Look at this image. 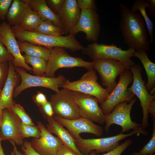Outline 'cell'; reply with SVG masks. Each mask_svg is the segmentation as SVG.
<instances>
[{
	"label": "cell",
	"mask_w": 155,
	"mask_h": 155,
	"mask_svg": "<svg viewBox=\"0 0 155 155\" xmlns=\"http://www.w3.org/2000/svg\"><path fill=\"white\" fill-rule=\"evenodd\" d=\"M155 87L153 88L150 91V93H149L150 95L155 96Z\"/></svg>",
	"instance_id": "47"
},
{
	"label": "cell",
	"mask_w": 155,
	"mask_h": 155,
	"mask_svg": "<svg viewBox=\"0 0 155 155\" xmlns=\"http://www.w3.org/2000/svg\"><path fill=\"white\" fill-rule=\"evenodd\" d=\"M81 10L76 0H65L57 15L65 31V34L70 33L78 23Z\"/></svg>",
	"instance_id": "19"
},
{
	"label": "cell",
	"mask_w": 155,
	"mask_h": 155,
	"mask_svg": "<svg viewBox=\"0 0 155 155\" xmlns=\"http://www.w3.org/2000/svg\"><path fill=\"white\" fill-rule=\"evenodd\" d=\"M82 53L94 59H111L118 61L123 64L126 69L135 64L131 58L134 57L136 52L133 49L129 48L123 50L113 44L110 45L92 43L83 47Z\"/></svg>",
	"instance_id": "3"
},
{
	"label": "cell",
	"mask_w": 155,
	"mask_h": 155,
	"mask_svg": "<svg viewBox=\"0 0 155 155\" xmlns=\"http://www.w3.org/2000/svg\"><path fill=\"white\" fill-rule=\"evenodd\" d=\"M77 3L80 9H92L97 11L96 1L94 0H78Z\"/></svg>",
	"instance_id": "37"
},
{
	"label": "cell",
	"mask_w": 155,
	"mask_h": 155,
	"mask_svg": "<svg viewBox=\"0 0 155 155\" xmlns=\"http://www.w3.org/2000/svg\"><path fill=\"white\" fill-rule=\"evenodd\" d=\"M21 121L13 110L7 108L3 110L0 127L2 140H12L18 145H22L24 139L21 135L19 129V125Z\"/></svg>",
	"instance_id": "17"
},
{
	"label": "cell",
	"mask_w": 155,
	"mask_h": 155,
	"mask_svg": "<svg viewBox=\"0 0 155 155\" xmlns=\"http://www.w3.org/2000/svg\"><path fill=\"white\" fill-rule=\"evenodd\" d=\"M149 5L148 0H135L130 9L133 12L139 11L141 13L146 23L150 37V43L151 44L154 42L155 36L154 23L148 16L146 10Z\"/></svg>",
	"instance_id": "26"
},
{
	"label": "cell",
	"mask_w": 155,
	"mask_h": 155,
	"mask_svg": "<svg viewBox=\"0 0 155 155\" xmlns=\"http://www.w3.org/2000/svg\"><path fill=\"white\" fill-rule=\"evenodd\" d=\"M43 21L38 14L30 8L19 26L26 30L35 32Z\"/></svg>",
	"instance_id": "27"
},
{
	"label": "cell",
	"mask_w": 155,
	"mask_h": 155,
	"mask_svg": "<svg viewBox=\"0 0 155 155\" xmlns=\"http://www.w3.org/2000/svg\"><path fill=\"white\" fill-rule=\"evenodd\" d=\"M149 5L148 8L150 14L155 17V0H148Z\"/></svg>",
	"instance_id": "43"
},
{
	"label": "cell",
	"mask_w": 155,
	"mask_h": 155,
	"mask_svg": "<svg viewBox=\"0 0 155 155\" xmlns=\"http://www.w3.org/2000/svg\"><path fill=\"white\" fill-rule=\"evenodd\" d=\"M45 0L49 7L55 14L57 15L65 0Z\"/></svg>",
	"instance_id": "38"
},
{
	"label": "cell",
	"mask_w": 155,
	"mask_h": 155,
	"mask_svg": "<svg viewBox=\"0 0 155 155\" xmlns=\"http://www.w3.org/2000/svg\"><path fill=\"white\" fill-rule=\"evenodd\" d=\"M9 62H0V88L3 86L9 71Z\"/></svg>",
	"instance_id": "35"
},
{
	"label": "cell",
	"mask_w": 155,
	"mask_h": 155,
	"mask_svg": "<svg viewBox=\"0 0 155 155\" xmlns=\"http://www.w3.org/2000/svg\"><path fill=\"white\" fill-rule=\"evenodd\" d=\"M119 28L124 41L129 48L135 50L150 49V37L145 22L139 11L133 12L123 3L119 4Z\"/></svg>",
	"instance_id": "1"
},
{
	"label": "cell",
	"mask_w": 155,
	"mask_h": 155,
	"mask_svg": "<svg viewBox=\"0 0 155 155\" xmlns=\"http://www.w3.org/2000/svg\"><path fill=\"white\" fill-rule=\"evenodd\" d=\"M11 29L15 36L20 41H27L50 50L54 47H61L76 52L81 50L84 47L75 35L71 33L66 36H52L26 30L19 26H12Z\"/></svg>",
	"instance_id": "2"
},
{
	"label": "cell",
	"mask_w": 155,
	"mask_h": 155,
	"mask_svg": "<svg viewBox=\"0 0 155 155\" xmlns=\"http://www.w3.org/2000/svg\"><path fill=\"white\" fill-rule=\"evenodd\" d=\"M133 80L132 74L129 70H125L120 75L119 81L116 86L101 104L100 108L104 115L109 114L119 103L124 101L129 102L133 98L134 94L127 90Z\"/></svg>",
	"instance_id": "8"
},
{
	"label": "cell",
	"mask_w": 155,
	"mask_h": 155,
	"mask_svg": "<svg viewBox=\"0 0 155 155\" xmlns=\"http://www.w3.org/2000/svg\"><path fill=\"white\" fill-rule=\"evenodd\" d=\"M21 146L22 150L26 155H41L33 148L30 142L25 140Z\"/></svg>",
	"instance_id": "40"
},
{
	"label": "cell",
	"mask_w": 155,
	"mask_h": 155,
	"mask_svg": "<svg viewBox=\"0 0 155 155\" xmlns=\"http://www.w3.org/2000/svg\"><path fill=\"white\" fill-rule=\"evenodd\" d=\"M33 101L39 106L46 103L48 100L46 95L42 92L38 91L32 97Z\"/></svg>",
	"instance_id": "41"
},
{
	"label": "cell",
	"mask_w": 155,
	"mask_h": 155,
	"mask_svg": "<svg viewBox=\"0 0 155 155\" xmlns=\"http://www.w3.org/2000/svg\"><path fill=\"white\" fill-rule=\"evenodd\" d=\"M148 113H150L152 117L155 118V99L152 100L149 106Z\"/></svg>",
	"instance_id": "44"
},
{
	"label": "cell",
	"mask_w": 155,
	"mask_h": 155,
	"mask_svg": "<svg viewBox=\"0 0 155 155\" xmlns=\"http://www.w3.org/2000/svg\"><path fill=\"white\" fill-rule=\"evenodd\" d=\"M72 93L79 108L80 117L100 124L104 123L105 115L99 107L96 98L77 91H72Z\"/></svg>",
	"instance_id": "14"
},
{
	"label": "cell",
	"mask_w": 155,
	"mask_h": 155,
	"mask_svg": "<svg viewBox=\"0 0 155 155\" xmlns=\"http://www.w3.org/2000/svg\"><path fill=\"white\" fill-rule=\"evenodd\" d=\"M9 65L8 75L0 96V109L2 110L7 108L12 110L14 102L13 100V92L20 77L16 70L12 59L9 61Z\"/></svg>",
	"instance_id": "20"
},
{
	"label": "cell",
	"mask_w": 155,
	"mask_h": 155,
	"mask_svg": "<svg viewBox=\"0 0 155 155\" xmlns=\"http://www.w3.org/2000/svg\"><path fill=\"white\" fill-rule=\"evenodd\" d=\"M26 63L32 67L33 73L35 75L44 76L46 64V61L42 58L23 55Z\"/></svg>",
	"instance_id": "29"
},
{
	"label": "cell",
	"mask_w": 155,
	"mask_h": 155,
	"mask_svg": "<svg viewBox=\"0 0 155 155\" xmlns=\"http://www.w3.org/2000/svg\"><path fill=\"white\" fill-rule=\"evenodd\" d=\"M35 32L48 36H61L65 34L64 29L58 27L49 20L43 21Z\"/></svg>",
	"instance_id": "28"
},
{
	"label": "cell",
	"mask_w": 155,
	"mask_h": 155,
	"mask_svg": "<svg viewBox=\"0 0 155 155\" xmlns=\"http://www.w3.org/2000/svg\"><path fill=\"white\" fill-rule=\"evenodd\" d=\"M13 58L0 40V62H9Z\"/></svg>",
	"instance_id": "39"
},
{
	"label": "cell",
	"mask_w": 155,
	"mask_h": 155,
	"mask_svg": "<svg viewBox=\"0 0 155 155\" xmlns=\"http://www.w3.org/2000/svg\"><path fill=\"white\" fill-rule=\"evenodd\" d=\"M38 107L40 112L46 119L54 118L55 114L50 101L48 100L46 103Z\"/></svg>",
	"instance_id": "34"
},
{
	"label": "cell",
	"mask_w": 155,
	"mask_h": 155,
	"mask_svg": "<svg viewBox=\"0 0 155 155\" xmlns=\"http://www.w3.org/2000/svg\"><path fill=\"white\" fill-rule=\"evenodd\" d=\"M12 0H0V19L4 20L12 3Z\"/></svg>",
	"instance_id": "36"
},
{
	"label": "cell",
	"mask_w": 155,
	"mask_h": 155,
	"mask_svg": "<svg viewBox=\"0 0 155 155\" xmlns=\"http://www.w3.org/2000/svg\"><path fill=\"white\" fill-rule=\"evenodd\" d=\"M137 100V98L135 97L128 104L127 101L120 102L114 107L109 114L104 115L105 129L107 133L111 125L114 124L121 127L122 133L130 129H136L141 126V124L133 121L131 117V108Z\"/></svg>",
	"instance_id": "9"
},
{
	"label": "cell",
	"mask_w": 155,
	"mask_h": 155,
	"mask_svg": "<svg viewBox=\"0 0 155 155\" xmlns=\"http://www.w3.org/2000/svg\"><path fill=\"white\" fill-rule=\"evenodd\" d=\"M152 118L153 121L152 137L149 142L138 152L140 155H148L155 152V118Z\"/></svg>",
	"instance_id": "31"
},
{
	"label": "cell",
	"mask_w": 155,
	"mask_h": 155,
	"mask_svg": "<svg viewBox=\"0 0 155 155\" xmlns=\"http://www.w3.org/2000/svg\"><path fill=\"white\" fill-rule=\"evenodd\" d=\"M19 129L21 135L24 139L30 137L39 138L40 136V131L38 126L28 125L21 121L19 125Z\"/></svg>",
	"instance_id": "30"
},
{
	"label": "cell",
	"mask_w": 155,
	"mask_h": 155,
	"mask_svg": "<svg viewBox=\"0 0 155 155\" xmlns=\"http://www.w3.org/2000/svg\"><path fill=\"white\" fill-rule=\"evenodd\" d=\"M140 134L147 135L148 133L141 126L129 133L124 134L121 132L113 136L98 138L84 139L81 137L75 140V143L78 150L84 155H87L93 151L96 154L107 152L119 146V142L122 140L134 135Z\"/></svg>",
	"instance_id": "4"
},
{
	"label": "cell",
	"mask_w": 155,
	"mask_h": 155,
	"mask_svg": "<svg viewBox=\"0 0 155 155\" xmlns=\"http://www.w3.org/2000/svg\"><path fill=\"white\" fill-rule=\"evenodd\" d=\"M94 69L99 74L102 85L106 87L110 93L116 86L115 80L127 69L125 66L121 62L111 59L93 60Z\"/></svg>",
	"instance_id": "11"
},
{
	"label": "cell",
	"mask_w": 155,
	"mask_h": 155,
	"mask_svg": "<svg viewBox=\"0 0 155 155\" xmlns=\"http://www.w3.org/2000/svg\"><path fill=\"white\" fill-rule=\"evenodd\" d=\"M37 125L40 131V136L32 139V146L41 155H56L58 148L63 143L57 137L50 133L41 122L38 121Z\"/></svg>",
	"instance_id": "18"
},
{
	"label": "cell",
	"mask_w": 155,
	"mask_h": 155,
	"mask_svg": "<svg viewBox=\"0 0 155 155\" xmlns=\"http://www.w3.org/2000/svg\"><path fill=\"white\" fill-rule=\"evenodd\" d=\"M54 118L67 129L73 137L77 140L81 137L80 134L88 133L99 137L103 133V128L91 120L80 117L73 119H67L55 115Z\"/></svg>",
	"instance_id": "16"
},
{
	"label": "cell",
	"mask_w": 155,
	"mask_h": 155,
	"mask_svg": "<svg viewBox=\"0 0 155 155\" xmlns=\"http://www.w3.org/2000/svg\"><path fill=\"white\" fill-rule=\"evenodd\" d=\"M132 142V141L131 139H127L113 150L102 155H121ZM96 152L93 151L90 152L87 155H96Z\"/></svg>",
	"instance_id": "33"
},
{
	"label": "cell",
	"mask_w": 155,
	"mask_h": 155,
	"mask_svg": "<svg viewBox=\"0 0 155 155\" xmlns=\"http://www.w3.org/2000/svg\"><path fill=\"white\" fill-rule=\"evenodd\" d=\"M16 71L21 78V82L14 89L13 97H17L24 90L32 87H40L50 89L56 93L60 90L59 88L63 84L66 80L62 75L57 77L49 78L32 75L27 73L23 69L15 67Z\"/></svg>",
	"instance_id": "7"
},
{
	"label": "cell",
	"mask_w": 155,
	"mask_h": 155,
	"mask_svg": "<svg viewBox=\"0 0 155 155\" xmlns=\"http://www.w3.org/2000/svg\"><path fill=\"white\" fill-rule=\"evenodd\" d=\"M12 110L23 123L30 125H35L29 115L19 104L14 103Z\"/></svg>",
	"instance_id": "32"
},
{
	"label": "cell",
	"mask_w": 155,
	"mask_h": 155,
	"mask_svg": "<svg viewBox=\"0 0 155 155\" xmlns=\"http://www.w3.org/2000/svg\"><path fill=\"white\" fill-rule=\"evenodd\" d=\"M11 25L3 21L0 24V40L12 55L13 64L15 67H23L30 72L32 69L25 62Z\"/></svg>",
	"instance_id": "15"
},
{
	"label": "cell",
	"mask_w": 155,
	"mask_h": 155,
	"mask_svg": "<svg viewBox=\"0 0 155 155\" xmlns=\"http://www.w3.org/2000/svg\"><path fill=\"white\" fill-rule=\"evenodd\" d=\"M79 21L70 33L75 35L82 32L86 34L85 38L89 42L97 43L101 26L99 15L94 9L81 10Z\"/></svg>",
	"instance_id": "13"
},
{
	"label": "cell",
	"mask_w": 155,
	"mask_h": 155,
	"mask_svg": "<svg viewBox=\"0 0 155 155\" xmlns=\"http://www.w3.org/2000/svg\"><path fill=\"white\" fill-rule=\"evenodd\" d=\"M134 57L140 60L145 69L148 78L145 86L149 91L155 87V64L150 60L146 52L144 50L136 51Z\"/></svg>",
	"instance_id": "24"
},
{
	"label": "cell",
	"mask_w": 155,
	"mask_h": 155,
	"mask_svg": "<svg viewBox=\"0 0 155 155\" xmlns=\"http://www.w3.org/2000/svg\"><path fill=\"white\" fill-rule=\"evenodd\" d=\"M9 141L13 146V151L11 152L10 155H26L25 153H22L20 151L18 150L15 143L12 140Z\"/></svg>",
	"instance_id": "45"
},
{
	"label": "cell",
	"mask_w": 155,
	"mask_h": 155,
	"mask_svg": "<svg viewBox=\"0 0 155 155\" xmlns=\"http://www.w3.org/2000/svg\"><path fill=\"white\" fill-rule=\"evenodd\" d=\"M50 101L56 115L70 120L80 117L72 91L63 88L59 92L52 95Z\"/></svg>",
	"instance_id": "12"
},
{
	"label": "cell",
	"mask_w": 155,
	"mask_h": 155,
	"mask_svg": "<svg viewBox=\"0 0 155 155\" xmlns=\"http://www.w3.org/2000/svg\"><path fill=\"white\" fill-rule=\"evenodd\" d=\"M48 122L46 129L51 133L56 135L62 143L72 149L78 155H84L78 150L75 143V140L67 130L56 120L54 118L47 120Z\"/></svg>",
	"instance_id": "21"
},
{
	"label": "cell",
	"mask_w": 155,
	"mask_h": 155,
	"mask_svg": "<svg viewBox=\"0 0 155 155\" xmlns=\"http://www.w3.org/2000/svg\"><path fill=\"white\" fill-rule=\"evenodd\" d=\"M129 70L132 74L133 83L127 90L136 96L140 100L143 113L141 126L144 129L148 125L149 106L151 101L155 99V96L150 95L146 89L145 82L142 77V66L135 64L130 67Z\"/></svg>",
	"instance_id": "10"
},
{
	"label": "cell",
	"mask_w": 155,
	"mask_h": 155,
	"mask_svg": "<svg viewBox=\"0 0 155 155\" xmlns=\"http://www.w3.org/2000/svg\"><path fill=\"white\" fill-rule=\"evenodd\" d=\"M56 155H78L70 148L62 144L58 148Z\"/></svg>",
	"instance_id": "42"
},
{
	"label": "cell",
	"mask_w": 155,
	"mask_h": 155,
	"mask_svg": "<svg viewBox=\"0 0 155 155\" xmlns=\"http://www.w3.org/2000/svg\"><path fill=\"white\" fill-rule=\"evenodd\" d=\"M131 155H140L138 152H135L132 153ZM148 155H155V153L152 154H150Z\"/></svg>",
	"instance_id": "49"
},
{
	"label": "cell",
	"mask_w": 155,
	"mask_h": 155,
	"mask_svg": "<svg viewBox=\"0 0 155 155\" xmlns=\"http://www.w3.org/2000/svg\"><path fill=\"white\" fill-rule=\"evenodd\" d=\"M2 141L0 135V155H5L1 145Z\"/></svg>",
	"instance_id": "46"
},
{
	"label": "cell",
	"mask_w": 155,
	"mask_h": 155,
	"mask_svg": "<svg viewBox=\"0 0 155 155\" xmlns=\"http://www.w3.org/2000/svg\"><path fill=\"white\" fill-rule=\"evenodd\" d=\"M30 8L23 0H13L6 17L8 23L12 26H19Z\"/></svg>",
	"instance_id": "23"
},
{
	"label": "cell",
	"mask_w": 155,
	"mask_h": 155,
	"mask_svg": "<svg viewBox=\"0 0 155 155\" xmlns=\"http://www.w3.org/2000/svg\"><path fill=\"white\" fill-rule=\"evenodd\" d=\"M3 110L0 109V127L2 122L3 117Z\"/></svg>",
	"instance_id": "48"
},
{
	"label": "cell",
	"mask_w": 155,
	"mask_h": 155,
	"mask_svg": "<svg viewBox=\"0 0 155 155\" xmlns=\"http://www.w3.org/2000/svg\"><path fill=\"white\" fill-rule=\"evenodd\" d=\"M82 67L88 71L94 69L92 61L89 62L82 58L70 55L61 47H55L51 50L50 57L46 61L44 76L55 77V73L58 69L62 68Z\"/></svg>",
	"instance_id": "5"
},
{
	"label": "cell",
	"mask_w": 155,
	"mask_h": 155,
	"mask_svg": "<svg viewBox=\"0 0 155 155\" xmlns=\"http://www.w3.org/2000/svg\"><path fill=\"white\" fill-rule=\"evenodd\" d=\"M1 91H2V89L1 88H0V95H1Z\"/></svg>",
	"instance_id": "50"
},
{
	"label": "cell",
	"mask_w": 155,
	"mask_h": 155,
	"mask_svg": "<svg viewBox=\"0 0 155 155\" xmlns=\"http://www.w3.org/2000/svg\"><path fill=\"white\" fill-rule=\"evenodd\" d=\"M40 16L43 21L49 20L56 26L64 29L58 16L49 7L45 0H23Z\"/></svg>",
	"instance_id": "22"
},
{
	"label": "cell",
	"mask_w": 155,
	"mask_h": 155,
	"mask_svg": "<svg viewBox=\"0 0 155 155\" xmlns=\"http://www.w3.org/2000/svg\"><path fill=\"white\" fill-rule=\"evenodd\" d=\"M21 52L30 56L41 57L46 61L50 57L51 50L44 46L37 45L26 41H17Z\"/></svg>",
	"instance_id": "25"
},
{
	"label": "cell",
	"mask_w": 155,
	"mask_h": 155,
	"mask_svg": "<svg viewBox=\"0 0 155 155\" xmlns=\"http://www.w3.org/2000/svg\"><path fill=\"white\" fill-rule=\"evenodd\" d=\"M97 80L96 71L93 69L88 71L77 80L70 82L66 79L61 87L92 96L101 104L109 94L97 82Z\"/></svg>",
	"instance_id": "6"
}]
</instances>
